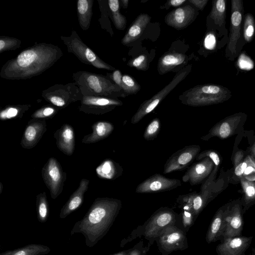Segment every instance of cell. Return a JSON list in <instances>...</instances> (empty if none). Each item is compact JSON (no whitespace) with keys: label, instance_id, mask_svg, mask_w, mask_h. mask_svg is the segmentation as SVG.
Here are the masks:
<instances>
[{"label":"cell","instance_id":"obj_34","mask_svg":"<svg viewBox=\"0 0 255 255\" xmlns=\"http://www.w3.org/2000/svg\"><path fill=\"white\" fill-rule=\"evenodd\" d=\"M36 203L37 219L40 223H44L49 215L48 202L45 192L36 196Z\"/></svg>","mask_w":255,"mask_h":255},{"label":"cell","instance_id":"obj_28","mask_svg":"<svg viewBox=\"0 0 255 255\" xmlns=\"http://www.w3.org/2000/svg\"><path fill=\"white\" fill-rule=\"evenodd\" d=\"M96 172L101 178L114 180L122 175L123 169L118 163L107 159L96 168Z\"/></svg>","mask_w":255,"mask_h":255},{"label":"cell","instance_id":"obj_21","mask_svg":"<svg viewBox=\"0 0 255 255\" xmlns=\"http://www.w3.org/2000/svg\"><path fill=\"white\" fill-rule=\"evenodd\" d=\"M46 131V123L45 120L32 119L23 132L20 145L25 149H29L34 147Z\"/></svg>","mask_w":255,"mask_h":255},{"label":"cell","instance_id":"obj_37","mask_svg":"<svg viewBox=\"0 0 255 255\" xmlns=\"http://www.w3.org/2000/svg\"><path fill=\"white\" fill-rule=\"evenodd\" d=\"M122 89L128 96L136 94L140 90V86L130 75L125 74L122 77Z\"/></svg>","mask_w":255,"mask_h":255},{"label":"cell","instance_id":"obj_42","mask_svg":"<svg viewBox=\"0 0 255 255\" xmlns=\"http://www.w3.org/2000/svg\"><path fill=\"white\" fill-rule=\"evenodd\" d=\"M254 160V157L252 155L247 156L240 163L235 167L234 176L240 179L248 166Z\"/></svg>","mask_w":255,"mask_h":255},{"label":"cell","instance_id":"obj_2","mask_svg":"<svg viewBox=\"0 0 255 255\" xmlns=\"http://www.w3.org/2000/svg\"><path fill=\"white\" fill-rule=\"evenodd\" d=\"M122 207L121 200L96 198L84 217L74 224L70 234H82L87 247H93L107 234Z\"/></svg>","mask_w":255,"mask_h":255},{"label":"cell","instance_id":"obj_6","mask_svg":"<svg viewBox=\"0 0 255 255\" xmlns=\"http://www.w3.org/2000/svg\"><path fill=\"white\" fill-rule=\"evenodd\" d=\"M191 69V65H187L178 71L172 80L161 90L149 99L144 101L132 117L131 123L137 124L145 116L153 111L159 104L187 76Z\"/></svg>","mask_w":255,"mask_h":255},{"label":"cell","instance_id":"obj_19","mask_svg":"<svg viewBox=\"0 0 255 255\" xmlns=\"http://www.w3.org/2000/svg\"><path fill=\"white\" fill-rule=\"evenodd\" d=\"M158 237L161 247L167 252L182 250L185 247L186 237L183 232L174 225L164 229Z\"/></svg>","mask_w":255,"mask_h":255},{"label":"cell","instance_id":"obj_3","mask_svg":"<svg viewBox=\"0 0 255 255\" xmlns=\"http://www.w3.org/2000/svg\"><path fill=\"white\" fill-rule=\"evenodd\" d=\"M73 78L83 96L113 99L126 97L121 88L103 75L79 71L73 74Z\"/></svg>","mask_w":255,"mask_h":255},{"label":"cell","instance_id":"obj_48","mask_svg":"<svg viewBox=\"0 0 255 255\" xmlns=\"http://www.w3.org/2000/svg\"><path fill=\"white\" fill-rule=\"evenodd\" d=\"M244 153L242 151L236 152L234 158V167L240 163L244 159Z\"/></svg>","mask_w":255,"mask_h":255},{"label":"cell","instance_id":"obj_12","mask_svg":"<svg viewBox=\"0 0 255 255\" xmlns=\"http://www.w3.org/2000/svg\"><path fill=\"white\" fill-rule=\"evenodd\" d=\"M81 103L80 111L96 115L107 113L123 104L118 99L94 96H83Z\"/></svg>","mask_w":255,"mask_h":255},{"label":"cell","instance_id":"obj_38","mask_svg":"<svg viewBox=\"0 0 255 255\" xmlns=\"http://www.w3.org/2000/svg\"><path fill=\"white\" fill-rule=\"evenodd\" d=\"M161 124L158 118L152 120L145 128L143 137L145 140H152L155 139L160 129Z\"/></svg>","mask_w":255,"mask_h":255},{"label":"cell","instance_id":"obj_30","mask_svg":"<svg viewBox=\"0 0 255 255\" xmlns=\"http://www.w3.org/2000/svg\"><path fill=\"white\" fill-rule=\"evenodd\" d=\"M93 0H79L77 11L79 24L83 30L89 28L92 15Z\"/></svg>","mask_w":255,"mask_h":255},{"label":"cell","instance_id":"obj_45","mask_svg":"<svg viewBox=\"0 0 255 255\" xmlns=\"http://www.w3.org/2000/svg\"><path fill=\"white\" fill-rule=\"evenodd\" d=\"M205 47L209 50H213L216 45V37L212 33L206 34L204 41Z\"/></svg>","mask_w":255,"mask_h":255},{"label":"cell","instance_id":"obj_4","mask_svg":"<svg viewBox=\"0 0 255 255\" xmlns=\"http://www.w3.org/2000/svg\"><path fill=\"white\" fill-rule=\"evenodd\" d=\"M231 97L232 92L227 87L217 84H203L185 91L179 99L184 105L202 107L223 103Z\"/></svg>","mask_w":255,"mask_h":255},{"label":"cell","instance_id":"obj_33","mask_svg":"<svg viewBox=\"0 0 255 255\" xmlns=\"http://www.w3.org/2000/svg\"><path fill=\"white\" fill-rule=\"evenodd\" d=\"M108 2L115 27L119 30H124L126 26L127 18L120 12V1L109 0Z\"/></svg>","mask_w":255,"mask_h":255},{"label":"cell","instance_id":"obj_52","mask_svg":"<svg viewBox=\"0 0 255 255\" xmlns=\"http://www.w3.org/2000/svg\"><path fill=\"white\" fill-rule=\"evenodd\" d=\"M128 255H140V253L137 250H133L130 252Z\"/></svg>","mask_w":255,"mask_h":255},{"label":"cell","instance_id":"obj_51","mask_svg":"<svg viewBox=\"0 0 255 255\" xmlns=\"http://www.w3.org/2000/svg\"><path fill=\"white\" fill-rule=\"evenodd\" d=\"M121 2L122 3V7L124 8H127L128 7L129 2L128 0H121Z\"/></svg>","mask_w":255,"mask_h":255},{"label":"cell","instance_id":"obj_25","mask_svg":"<svg viewBox=\"0 0 255 255\" xmlns=\"http://www.w3.org/2000/svg\"><path fill=\"white\" fill-rule=\"evenodd\" d=\"M150 19V16L146 13H141L138 15L122 38V44L127 45L138 39L141 36Z\"/></svg>","mask_w":255,"mask_h":255},{"label":"cell","instance_id":"obj_44","mask_svg":"<svg viewBox=\"0 0 255 255\" xmlns=\"http://www.w3.org/2000/svg\"><path fill=\"white\" fill-rule=\"evenodd\" d=\"M182 221L184 227L190 226L193 220V214L188 208H183Z\"/></svg>","mask_w":255,"mask_h":255},{"label":"cell","instance_id":"obj_17","mask_svg":"<svg viewBox=\"0 0 255 255\" xmlns=\"http://www.w3.org/2000/svg\"><path fill=\"white\" fill-rule=\"evenodd\" d=\"M214 167V163L207 157L192 164L182 177L184 182H188L192 186L199 184L208 177Z\"/></svg>","mask_w":255,"mask_h":255},{"label":"cell","instance_id":"obj_47","mask_svg":"<svg viewBox=\"0 0 255 255\" xmlns=\"http://www.w3.org/2000/svg\"><path fill=\"white\" fill-rule=\"evenodd\" d=\"M208 0H189V1L200 10H203Z\"/></svg>","mask_w":255,"mask_h":255},{"label":"cell","instance_id":"obj_43","mask_svg":"<svg viewBox=\"0 0 255 255\" xmlns=\"http://www.w3.org/2000/svg\"><path fill=\"white\" fill-rule=\"evenodd\" d=\"M207 157L210 158L213 161L215 166L219 167L221 162L220 158L218 154L213 150H207L199 153L197 156L196 159L199 160Z\"/></svg>","mask_w":255,"mask_h":255},{"label":"cell","instance_id":"obj_26","mask_svg":"<svg viewBox=\"0 0 255 255\" xmlns=\"http://www.w3.org/2000/svg\"><path fill=\"white\" fill-rule=\"evenodd\" d=\"M187 55L177 52H168L162 55L158 60L157 71L160 75L171 71L176 67L186 61Z\"/></svg>","mask_w":255,"mask_h":255},{"label":"cell","instance_id":"obj_7","mask_svg":"<svg viewBox=\"0 0 255 255\" xmlns=\"http://www.w3.org/2000/svg\"><path fill=\"white\" fill-rule=\"evenodd\" d=\"M61 38L67 46L69 52L73 53L83 63L91 65L95 68L108 70L115 68L101 59L90 49L77 34L73 31L69 36H61Z\"/></svg>","mask_w":255,"mask_h":255},{"label":"cell","instance_id":"obj_1","mask_svg":"<svg viewBox=\"0 0 255 255\" xmlns=\"http://www.w3.org/2000/svg\"><path fill=\"white\" fill-rule=\"evenodd\" d=\"M62 55L60 48L57 46L45 43L36 44L6 62L0 76L8 80L29 79L45 71Z\"/></svg>","mask_w":255,"mask_h":255},{"label":"cell","instance_id":"obj_22","mask_svg":"<svg viewBox=\"0 0 255 255\" xmlns=\"http://www.w3.org/2000/svg\"><path fill=\"white\" fill-rule=\"evenodd\" d=\"M59 149L67 155H71L75 149V136L73 128L68 124L63 125L54 134Z\"/></svg>","mask_w":255,"mask_h":255},{"label":"cell","instance_id":"obj_9","mask_svg":"<svg viewBox=\"0 0 255 255\" xmlns=\"http://www.w3.org/2000/svg\"><path fill=\"white\" fill-rule=\"evenodd\" d=\"M41 174L51 197L55 199L63 191L66 173L57 159L50 157L42 168Z\"/></svg>","mask_w":255,"mask_h":255},{"label":"cell","instance_id":"obj_46","mask_svg":"<svg viewBox=\"0 0 255 255\" xmlns=\"http://www.w3.org/2000/svg\"><path fill=\"white\" fill-rule=\"evenodd\" d=\"M108 77L111 79L114 82L122 88L123 75L119 70H115L112 74H107Z\"/></svg>","mask_w":255,"mask_h":255},{"label":"cell","instance_id":"obj_5","mask_svg":"<svg viewBox=\"0 0 255 255\" xmlns=\"http://www.w3.org/2000/svg\"><path fill=\"white\" fill-rule=\"evenodd\" d=\"M244 5L242 0H231V13L230 23V33L225 49V57L233 61L242 49V26L244 15Z\"/></svg>","mask_w":255,"mask_h":255},{"label":"cell","instance_id":"obj_11","mask_svg":"<svg viewBox=\"0 0 255 255\" xmlns=\"http://www.w3.org/2000/svg\"><path fill=\"white\" fill-rule=\"evenodd\" d=\"M181 181L156 173L141 182L135 189L137 193H156L171 190L181 186Z\"/></svg>","mask_w":255,"mask_h":255},{"label":"cell","instance_id":"obj_36","mask_svg":"<svg viewBox=\"0 0 255 255\" xmlns=\"http://www.w3.org/2000/svg\"><path fill=\"white\" fill-rule=\"evenodd\" d=\"M243 33L244 41L246 43L251 42L255 35V20L253 15L248 13L245 15Z\"/></svg>","mask_w":255,"mask_h":255},{"label":"cell","instance_id":"obj_8","mask_svg":"<svg viewBox=\"0 0 255 255\" xmlns=\"http://www.w3.org/2000/svg\"><path fill=\"white\" fill-rule=\"evenodd\" d=\"M42 97L53 105L65 108L72 102L83 98L79 87L75 84L55 85L42 92Z\"/></svg>","mask_w":255,"mask_h":255},{"label":"cell","instance_id":"obj_32","mask_svg":"<svg viewBox=\"0 0 255 255\" xmlns=\"http://www.w3.org/2000/svg\"><path fill=\"white\" fill-rule=\"evenodd\" d=\"M240 181L244 192V212H245L255 203V182L241 177Z\"/></svg>","mask_w":255,"mask_h":255},{"label":"cell","instance_id":"obj_50","mask_svg":"<svg viewBox=\"0 0 255 255\" xmlns=\"http://www.w3.org/2000/svg\"><path fill=\"white\" fill-rule=\"evenodd\" d=\"M250 152L251 155L255 158V141L250 148Z\"/></svg>","mask_w":255,"mask_h":255},{"label":"cell","instance_id":"obj_39","mask_svg":"<svg viewBox=\"0 0 255 255\" xmlns=\"http://www.w3.org/2000/svg\"><path fill=\"white\" fill-rule=\"evenodd\" d=\"M20 44L21 41L18 39L1 36L0 38V52L16 49Z\"/></svg>","mask_w":255,"mask_h":255},{"label":"cell","instance_id":"obj_16","mask_svg":"<svg viewBox=\"0 0 255 255\" xmlns=\"http://www.w3.org/2000/svg\"><path fill=\"white\" fill-rule=\"evenodd\" d=\"M197 12L190 5L176 8L168 13L165 17L167 25L177 30L186 28L196 18Z\"/></svg>","mask_w":255,"mask_h":255},{"label":"cell","instance_id":"obj_31","mask_svg":"<svg viewBox=\"0 0 255 255\" xmlns=\"http://www.w3.org/2000/svg\"><path fill=\"white\" fill-rule=\"evenodd\" d=\"M50 249L46 246L31 244L14 250L6 251L0 255H45L50 253Z\"/></svg>","mask_w":255,"mask_h":255},{"label":"cell","instance_id":"obj_15","mask_svg":"<svg viewBox=\"0 0 255 255\" xmlns=\"http://www.w3.org/2000/svg\"><path fill=\"white\" fill-rule=\"evenodd\" d=\"M225 221L226 227L222 239L241 236L244 221L240 203L227 206Z\"/></svg>","mask_w":255,"mask_h":255},{"label":"cell","instance_id":"obj_40","mask_svg":"<svg viewBox=\"0 0 255 255\" xmlns=\"http://www.w3.org/2000/svg\"><path fill=\"white\" fill-rule=\"evenodd\" d=\"M127 65L137 70L145 71L148 69L147 57L145 54H141L129 60Z\"/></svg>","mask_w":255,"mask_h":255},{"label":"cell","instance_id":"obj_49","mask_svg":"<svg viewBox=\"0 0 255 255\" xmlns=\"http://www.w3.org/2000/svg\"><path fill=\"white\" fill-rule=\"evenodd\" d=\"M186 1V0H170L167 2V4L169 6L176 7L181 5Z\"/></svg>","mask_w":255,"mask_h":255},{"label":"cell","instance_id":"obj_14","mask_svg":"<svg viewBox=\"0 0 255 255\" xmlns=\"http://www.w3.org/2000/svg\"><path fill=\"white\" fill-rule=\"evenodd\" d=\"M213 193L211 185L206 189H201L199 193L193 192L180 195L177 201L183 208L189 209L194 216H196L212 199Z\"/></svg>","mask_w":255,"mask_h":255},{"label":"cell","instance_id":"obj_23","mask_svg":"<svg viewBox=\"0 0 255 255\" xmlns=\"http://www.w3.org/2000/svg\"><path fill=\"white\" fill-rule=\"evenodd\" d=\"M89 180L82 179L77 190L71 195L65 204L61 209L59 217L65 219L72 212L77 209L82 204L84 195L87 191Z\"/></svg>","mask_w":255,"mask_h":255},{"label":"cell","instance_id":"obj_20","mask_svg":"<svg viewBox=\"0 0 255 255\" xmlns=\"http://www.w3.org/2000/svg\"><path fill=\"white\" fill-rule=\"evenodd\" d=\"M253 237L237 236L223 239L216 248L218 255H244Z\"/></svg>","mask_w":255,"mask_h":255},{"label":"cell","instance_id":"obj_41","mask_svg":"<svg viewBox=\"0 0 255 255\" xmlns=\"http://www.w3.org/2000/svg\"><path fill=\"white\" fill-rule=\"evenodd\" d=\"M57 113L55 108L51 107H45L36 111L31 116L33 119L39 120L51 118Z\"/></svg>","mask_w":255,"mask_h":255},{"label":"cell","instance_id":"obj_24","mask_svg":"<svg viewBox=\"0 0 255 255\" xmlns=\"http://www.w3.org/2000/svg\"><path fill=\"white\" fill-rule=\"evenodd\" d=\"M227 207L223 206L216 213L206 234V240L208 244L222 239L226 227Z\"/></svg>","mask_w":255,"mask_h":255},{"label":"cell","instance_id":"obj_18","mask_svg":"<svg viewBox=\"0 0 255 255\" xmlns=\"http://www.w3.org/2000/svg\"><path fill=\"white\" fill-rule=\"evenodd\" d=\"M175 213L170 210L158 212L151 219L145 227L144 235L148 238L158 237L161 231L167 227L174 225Z\"/></svg>","mask_w":255,"mask_h":255},{"label":"cell","instance_id":"obj_54","mask_svg":"<svg viewBox=\"0 0 255 255\" xmlns=\"http://www.w3.org/2000/svg\"><path fill=\"white\" fill-rule=\"evenodd\" d=\"M250 255H255V249L253 250L252 254H251Z\"/></svg>","mask_w":255,"mask_h":255},{"label":"cell","instance_id":"obj_13","mask_svg":"<svg viewBox=\"0 0 255 255\" xmlns=\"http://www.w3.org/2000/svg\"><path fill=\"white\" fill-rule=\"evenodd\" d=\"M246 115L238 113L226 117L215 125L208 133L201 137L203 140H208L213 137L221 139L227 138L235 133L243 118Z\"/></svg>","mask_w":255,"mask_h":255},{"label":"cell","instance_id":"obj_10","mask_svg":"<svg viewBox=\"0 0 255 255\" xmlns=\"http://www.w3.org/2000/svg\"><path fill=\"white\" fill-rule=\"evenodd\" d=\"M200 150L199 145H190L176 151L166 160L164 166L163 173L182 171L188 168L196 159Z\"/></svg>","mask_w":255,"mask_h":255},{"label":"cell","instance_id":"obj_29","mask_svg":"<svg viewBox=\"0 0 255 255\" xmlns=\"http://www.w3.org/2000/svg\"><path fill=\"white\" fill-rule=\"evenodd\" d=\"M227 5L225 0H213L212 8L209 16L214 24L221 31L224 32L225 29V18L226 15Z\"/></svg>","mask_w":255,"mask_h":255},{"label":"cell","instance_id":"obj_27","mask_svg":"<svg viewBox=\"0 0 255 255\" xmlns=\"http://www.w3.org/2000/svg\"><path fill=\"white\" fill-rule=\"evenodd\" d=\"M91 133L84 136L83 143H95L107 138L114 130V127L109 122L99 121L93 125Z\"/></svg>","mask_w":255,"mask_h":255},{"label":"cell","instance_id":"obj_53","mask_svg":"<svg viewBox=\"0 0 255 255\" xmlns=\"http://www.w3.org/2000/svg\"><path fill=\"white\" fill-rule=\"evenodd\" d=\"M112 255H126V253L125 252H123Z\"/></svg>","mask_w":255,"mask_h":255},{"label":"cell","instance_id":"obj_35","mask_svg":"<svg viewBox=\"0 0 255 255\" xmlns=\"http://www.w3.org/2000/svg\"><path fill=\"white\" fill-rule=\"evenodd\" d=\"M30 106H12L2 110L0 113V119L2 120L21 118L23 114L28 110Z\"/></svg>","mask_w":255,"mask_h":255}]
</instances>
